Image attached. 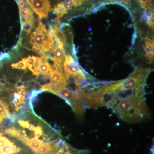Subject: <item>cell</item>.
Returning a JSON list of instances; mask_svg holds the SVG:
<instances>
[{
  "instance_id": "cell-11",
  "label": "cell",
  "mask_w": 154,
  "mask_h": 154,
  "mask_svg": "<svg viewBox=\"0 0 154 154\" xmlns=\"http://www.w3.org/2000/svg\"><path fill=\"white\" fill-rule=\"evenodd\" d=\"M34 26V23L23 21L22 22V30L27 33V35L31 33V30Z\"/></svg>"
},
{
  "instance_id": "cell-5",
  "label": "cell",
  "mask_w": 154,
  "mask_h": 154,
  "mask_svg": "<svg viewBox=\"0 0 154 154\" xmlns=\"http://www.w3.org/2000/svg\"><path fill=\"white\" fill-rule=\"evenodd\" d=\"M63 68L65 73V74L66 75L78 76L84 75L83 72L80 69L79 64L75 60L69 64H67L64 62Z\"/></svg>"
},
{
  "instance_id": "cell-16",
  "label": "cell",
  "mask_w": 154,
  "mask_h": 154,
  "mask_svg": "<svg viewBox=\"0 0 154 154\" xmlns=\"http://www.w3.org/2000/svg\"><path fill=\"white\" fill-rule=\"evenodd\" d=\"M15 88L17 89H22V88H25V82H22L21 80H19L15 84Z\"/></svg>"
},
{
  "instance_id": "cell-6",
  "label": "cell",
  "mask_w": 154,
  "mask_h": 154,
  "mask_svg": "<svg viewBox=\"0 0 154 154\" xmlns=\"http://www.w3.org/2000/svg\"><path fill=\"white\" fill-rule=\"evenodd\" d=\"M36 60L38 64L36 69H37L39 74L45 75L49 77L53 72L49 63L47 61L39 57H36Z\"/></svg>"
},
{
  "instance_id": "cell-4",
  "label": "cell",
  "mask_w": 154,
  "mask_h": 154,
  "mask_svg": "<svg viewBox=\"0 0 154 154\" xmlns=\"http://www.w3.org/2000/svg\"><path fill=\"white\" fill-rule=\"evenodd\" d=\"M57 144L55 151L49 154H91L87 150L72 147L62 139H59Z\"/></svg>"
},
{
  "instance_id": "cell-15",
  "label": "cell",
  "mask_w": 154,
  "mask_h": 154,
  "mask_svg": "<svg viewBox=\"0 0 154 154\" xmlns=\"http://www.w3.org/2000/svg\"><path fill=\"white\" fill-rule=\"evenodd\" d=\"M17 93L19 94L22 98H25V96L28 94V91L25 89V88L22 89H17Z\"/></svg>"
},
{
  "instance_id": "cell-9",
  "label": "cell",
  "mask_w": 154,
  "mask_h": 154,
  "mask_svg": "<svg viewBox=\"0 0 154 154\" xmlns=\"http://www.w3.org/2000/svg\"><path fill=\"white\" fill-rule=\"evenodd\" d=\"M53 12L57 16L56 19L60 20L65 14H67L68 11L64 8L61 3H58L53 9Z\"/></svg>"
},
{
  "instance_id": "cell-13",
  "label": "cell",
  "mask_w": 154,
  "mask_h": 154,
  "mask_svg": "<svg viewBox=\"0 0 154 154\" xmlns=\"http://www.w3.org/2000/svg\"><path fill=\"white\" fill-rule=\"evenodd\" d=\"M61 3L64 8L67 11L72 10L74 6L72 0H64Z\"/></svg>"
},
{
  "instance_id": "cell-8",
  "label": "cell",
  "mask_w": 154,
  "mask_h": 154,
  "mask_svg": "<svg viewBox=\"0 0 154 154\" xmlns=\"http://www.w3.org/2000/svg\"><path fill=\"white\" fill-rule=\"evenodd\" d=\"M19 9L22 22L25 21L26 22L34 23V18L33 12L27 5L23 8Z\"/></svg>"
},
{
  "instance_id": "cell-10",
  "label": "cell",
  "mask_w": 154,
  "mask_h": 154,
  "mask_svg": "<svg viewBox=\"0 0 154 154\" xmlns=\"http://www.w3.org/2000/svg\"><path fill=\"white\" fill-rule=\"evenodd\" d=\"M11 67L13 69H17L20 70H24L27 71V63L26 61V58H23L22 60L19 61L17 63L12 64L11 65Z\"/></svg>"
},
{
  "instance_id": "cell-2",
  "label": "cell",
  "mask_w": 154,
  "mask_h": 154,
  "mask_svg": "<svg viewBox=\"0 0 154 154\" xmlns=\"http://www.w3.org/2000/svg\"><path fill=\"white\" fill-rule=\"evenodd\" d=\"M31 33L29 42L32 45V49L39 51L40 50L44 49L48 33L45 25L39 21L37 28Z\"/></svg>"
},
{
  "instance_id": "cell-14",
  "label": "cell",
  "mask_w": 154,
  "mask_h": 154,
  "mask_svg": "<svg viewBox=\"0 0 154 154\" xmlns=\"http://www.w3.org/2000/svg\"><path fill=\"white\" fill-rule=\"evenodd\" d=\"M145 50L147 53H150L154 52V41L146 44Z\"/></svg>"
},
{
  "instance_id": "cell-3",
  "label": "cell",
  "mask_w": 154,
  "mask_h": 154,
  "mask_svg": "<svg viewBox=\"0 0 154 154\" xmlns=\"http://www.w3.org/2000/svg\"><path fill=\"white\" fill-rule=\"evenodd\" d=\"M30 8L41 18H46L50 10L49 0H26Z\"/></svg>"
},
{
  "instance_id": "cell-12",
  "label": "cell",
  "mask_w": 154,
  "mask_h": 154,
  "mask_svg": "<svg viewBox=\"0 0 154 154\" xmlns=\"http://www.w3.org/2000/svg\"><path fill=\"white\" fill-rule=\"evenodd\" d=\"M36 61V57L34 56H30V55H29L28 56V57L26 58L27 67L31 72L33 71V68L35 67Z\"/></svg>"
},
{
  "instance_id": "cell-1",
  "label": "cell",
  "mask_w": 154,
  "mask_h": 154,
  "mask_svg": "<svg viewBox=\"0 0 154 154\" xmlns=\"http://www.w3.org/2000/svg\"><path fill=\"white\" fill-rule=\"evenodd\" d=\"M109 107L119 118L128 122H140L149 116L145 95L119 99L113 102Z\"/></svg>"
},
{
  "instance_id": "cell-17",
  "label": "cell",
  "mask_w": 154,
  "mask_h": 154,
  "mask_svg": "<svg viewBox=\"0 0 154 154\" xmlns=\"http://www.w3.org/2000/svg\"><path fill=\"white\" fill-rule=\"evenodd\" d=\"M18 4L19 8H23L27 5V4L24 0H18Z\"/></svg>"
},
{
  "instance_id": "cell-18",
  "label": "cell",
  "mask_w": 154,
  "mask_h": 154,
  "mask_svg": "<svg viewBox=\"0 0 154 154\" xmlns=\"http://www.w3.org/2000/svg\"><path fill=\"white\" fill-rule=\"evenodd\" d=\"M7 83V82L5 79H3V78L0 79V86L2 87H5Z\"/></svg>"
},
{
  "instance_id": "cell-7",
  "label": "cell",
  "mask_w": 154,
  "mask_h": 154,
  "mask_svg": "<svg viewBox=\"0 0 154 154\" xmlns=\"http://www.w3.org/2000/svg\"><path fill=\"white\" fill-rule=\"evenodd\" d=\"M10 96L11 99V106L16 111H18L22 107V105L26 103L25 98H22L17 92L11 94Z\"/></svg>"
},
{
  "instance_id": "cell-19",
  "label": "cell",
  "mask_w": 154,
  "mask_h": 154,
  "mask_svg": "<svg viewBox=\"0 0 154 154\" xmlns=\"http://www.w3.org/2000/svg\"><path fill=\"white\" fill-rule=\"evenodd\" d=\"M146 57L148 58L149 59H152L153 58L154 52L150 53H146Z\"/></svg>"
}]
</instances>
